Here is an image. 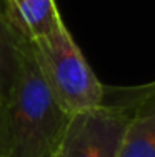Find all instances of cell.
<instances>
[{
  "instance_id": "1",
  "label": "cell",
  "mask_w": 155,
  "mask_h": 157,
  "mask_svg": "<svg viewBox=\"0 0 155 157\" xmlns=\"http://www.w3.org/2000/svg\"><path fill=\"white\" fill-rule=\"evenodd\" d=\"M9 109L12 139L9 157H50L58 151L72 115L52 94L30 45L25 50Z\"/></svg>"
},
{
  "instance_id": "2",
  "label": "cell",
  "mask_w": 155,
  "mask_h": 157,
  "mask_svg": "<svg viewBox=\"0 0 155 157\" xmlns=\"http://www.w3.org/2000/svg\"><path fill=\"white\" fill-rule=\"evenodd\" d=\"M28 45L52 94L70 115L103 104L105 87L90 69L65 24Z\"/></svg>"
},
{
  "instance_id": "3",
  "label": "cell",
  "mask_w": 155,
  "mask_h": 157,
  "mask_svg": "<svg viewBox=\"0 0 155 157\" xmlns=\"http://www.w3.org/2000/svg\"><path fill=\"white\" fill-rule=\"evenodd\" d=\"M132 112L134 107L103 102L73 114L57 151L58 157H117Z\"/></svg>"
},
{
  "instance_id": "4",
  "label": "cell",
  "mask_w": 155,
  "mask_h": 157,
  "mask_svg": "<svg viewBox=\"0 0 155 157\" xmlns=\"http://www.w3.org/2000/svg\"><path fill=\"white\" fill-rule=\"evenodd\" d=\"M5 15L27 44L64 25L55 0H2Z\"/></svg>"
},
{
  "instance_id": "5",
  "label": "cell",
  "mask_w": 155,
  "mask_h": 157,
  "mask_svg": "<svg viewBox=\"0 0 155 157\" xmlns=\"http://www.w3.org/2000/svg\"><path fill=\"white\" fill-rule=\"evenodd\" d=\"M117 157H155V85L135 100Z\"/></svg>"
},
{
  "instance_id": "6",
  "label": "cell",
  "mask_w": 155,
  "mask_h": 157,
  "mask_svg": "<svg viewBox=\"0 0 155 157\" xmlns=\"http://www.w3.org/2000/svg\"><path fill=\"white\" fill-rule=\"evenodd\" d=\"M28 44L12 27L0 0V97L9 102L17 85Z\"/></svg>"
},
{
  "instance_id": "7",
  "label": "cell",
  "mask_w": 155,
  "mask_h": 157,
  "mask_svg": "<svg viewBox=\"0 0 155 157\" xmlns=\"http://www.w3.org/2000/svg\"><path fill=\"white\" fill-rule=\"evenodd\" d=\"M10 109L9 102L0 97V157L10 155Z\"/></svg>"
},
{
  "instance_id": "8",
  "label": "cell",
  "mask_w": 155,
  "mask_h": 157,
  "mask_svg": "<svg viewBox=\"0 0 155 157\" xmlns=\"http://www.w3.org/2000/svg\"><path fill=\"white\" fill-rule=\"evenodd\" d=\"M50 157H58V154H57V152H55V154H54V155H50Z\"/></svg>"
}]
</instances>
